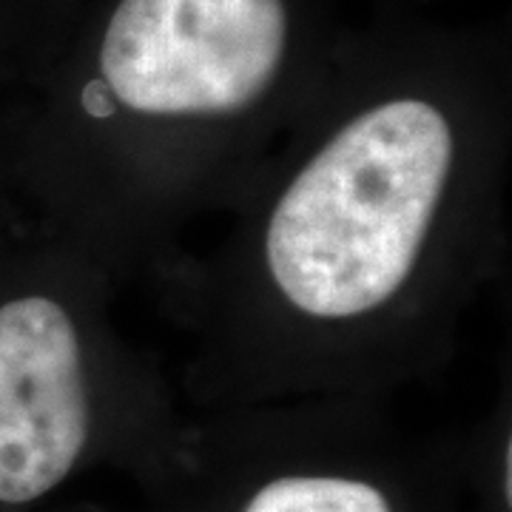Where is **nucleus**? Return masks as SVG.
Returning <instances> with one entry per match:
<instances>
[{
    "label": "nucleus",
    "instance_id": "1",
    "mask_svg": "<svg viewBox=\"0 0 512 512\" xmlns=\"http://www.w3.org/2000/svg\"><path fill=\"white\" fill-rule=\"evenodd\" d=\"M510 97L476 43L339 46L222 217L160 279L194 413L433 382L507 254Z\"/></svg>",
    "mask_w": 512,
    "mask_h": 512
},
{
    "label": "nucleus",
    "instance_id": "2",
    "mask_svg": "<svg viewBox=\"0 0 512 512\" xmlns=\"http://www.w3.org/2000/svg\"><path fill=\"white\" fill-rule=\"evenodd\" d=\"M316 0H86L0 111L23 220L117 282H157L225 217L319 89Z\"/></svg>",
    "mask_w": 512,
    "mask_h": 512
},
{
    "label": "nucleus",
    "instance_id": "3",
    "mask_svg": "<svg viewBox=\"0 0 512 512\" xmlns=\"http://www.w3.org/2000/svg\"><path fill=\"white\" fill-rule=\"evenodd\" d=\"M117 282L20 220L0 242V512L49 501L94 464L143 481L185 416L117 325Z\"/></svg>",
    "mask_w": 512,
    "mask_h": 512
},
{
    "label": "nucleus",
    "instance_id": "4",
    "mask_svg": "<svg viewBox=\"0 0 512 512\" xmlns=\"http://www.w3.org/2000/svg\"><path fill=\"white\" fill-rule=\"evenodd\" d=\"M387 399H291L185 416L143 478L148 512H456L450 456Z\"/></svg>",
    "mask_w": 512,
    "mask_h": 512
},
{
    "label": "nucleus",
    "instance_id": "5",
    "mask_svg": "<svg viewBox=\"0 0 512 512\" xmlns=\"http://www.w3.org/2000/svg\"><path fill=\"white\" fill-rule=\"evenodd\" d=\"M23 220L20 214L18 202L9 191V183H6V171H3V163H0V242L9 237L15 231V225Z\"/></svg>",
    "mask_w": 512,
    "mask_h": 512
}]
</instances>
